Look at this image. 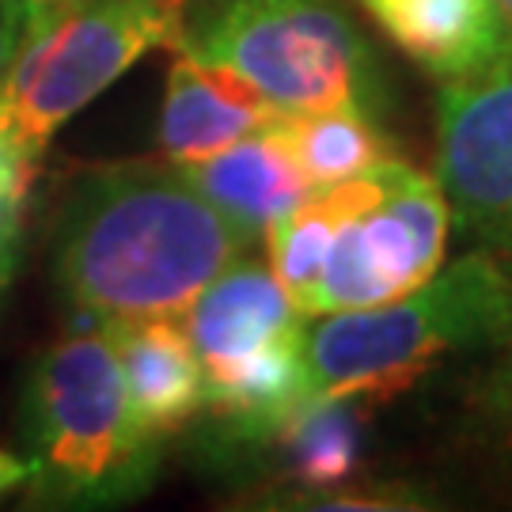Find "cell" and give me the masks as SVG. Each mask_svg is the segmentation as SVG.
<instances>
[{
  "label": "cell",
  "instance_id": "6da1fadb",
  "mask_svg": "<svg viewBox=\"0 0 512 512\" xmlns=\"http://www.w3.org/2000/svg\"><path fill=\"white\" fill-rule=\"evenodd\" d=\"M255 239L175 164H110L69 190L54 228L61 300L99 323L179 319Z\"/></svg>",
  "mask_w": 512,
  "mask_h": 512
},
{
  "label": "cell",
  "instance_id": "7a4b0ae2",
  "mask_svg": "<svg viewBox=\"0 0 512 512\" xmlns=\"http://www.w3.org/2000/svg\"><path fill=\"white\" fill-rule=\"evenodd\" d=\"M65 338L38 357L19 406L27 490L50 509H110L156 478L164 440L129 403L107 323L76 315Z\"/></svg>",
  "mask_w": 512,
  "mask_h": 512
},
{
  "label": "cell",
  "instance_id": "3957f363",
  "mask_svg": "<svg viewBox=\"0 0 512 512\" xmlns=\"http://www.w3.org/2000/svg\"><path fill=\"white\" fill-rule=\"evenodd\" d=\"M509 342L512 270L475 251L399 300L308 319L304 365L315 395L372 403L406 391L444 361L490 357Z\"/></svg>",
  "mask_w": 512,
  "mask_h": 512
},
{
  "label": "cell",
  "instance_id": "277c9868",
  "mask_svg": "<svg viewBox=\"0 0 512 512\" xmlns=\"http://www.w3.org/2000/svg\"><path fill=\"white\" fill-rule=\"evenodd\" d=\"M175 54L236 73L281 114L387 107L380 65L338 0H186Z\"/></svg>",
  "mask_w": 512,
  "mask_h": 512
},
{
  "label": "cell",
  "instance_id": "5b68a950",
  "mask_svg": "<svg viewBox=\"0 0 512 512\" xmlns=\"http://www.w3.org/2000/svg\"><path fill=\"white\" fill-rule=\"evenodd\" d=\"M186 0H76L19 46L0 137L38 160L54 133L152 50H175Z\"/></svg>",
  "mask_w": 512,
  "mask_h": 512
},
{
  "label": "cell",
  "instance_id": "8992f818",
  "mask_svg": "<svg viewBox=\"0 0 512 512\" xmlns=\"http://www.w3.org/2000/svg\"><path fill=\"white\" fill-rule=\"evenodd\" d=\"M448 232L452 209L440 183L418 167L399 164L384 198L334 232L308 319L376 308L421 289L444 266Z\"/></svg>",
  "mask_w": 512,
  "mask_h": 512
},
{
  "label": "cell",
  "instance_id": "52a82bcc",
  "mask_svg": "<svg viewBox=\"0 0 512 512\" xmlns=\"http://www.w3.org/2000/svg\"><path fill=\"white\" fill-rule=\"evenodd\" d=\"M437 183L452 224L512 270V50L440 92Z\"/></svg>",
  "mask_w": 512,
  "mask_h": 512
},
{
  "label": "cell",
  "instance_id": "ba28073f",
  "mask_svg": "<svg viewBox=\"0 0 512 512\" xmlns=\"http://www.w3.org/2000/svg\"><path fill=\"white\" fill-rule=\"evenodd\" d=\"M183 327L202 361L205 384H213L239 365L300 338L308 319L300 315L270 266L236 258L190 304Z\"/></svg>",
  "mask_w": 512,
  "mask_h": 512
},
{
  "label": "cell",
  "instance_id": "9c48e42d",
  "mask_svg": "<svg viewBox=\"0 0 512 512\" xmlns=\"http://www.w3.org/2000/svg\"><path fill=\"white\" fill-rule=\"evenodd\" d=\"M262 95L228 69L179 54L167 73V95L160 110V148L175 164L217 156L243 137H255L277 122Z\"/></svg>",
  "mask_w": 512,
  "mask_h": 512
},
{
  "label": "cell",
  "instance_id": "30bf717a",
  "mask_svg": "<svg viewBox=\"0 0 512 512\" xmlns=\"http://www.w3.org/2000/svg\"><path fill=\"white\" fill-rule=\"evenodd\" d=\"M365 8L440 80L475 76L512 50V19L497 0H365Z\"/></svg>",
  "mask_w": 512,
  "mask_h": 512
},
{
  "label": "cell",
  "instance_id": "8fae6325",
  "mask_svg": "<svg viewBox=\"0 0 512 512\" xmlns=\"http://www.w3.org/2000/svg\"><path fill=\"white\" fill-rule=\"evenodd\" d=\"M118 365L126 376L129 403L148 433L175 437L202 418L205 376L202 361L179 319H133L107 323Z\"/></svg>",
  "mask_w": 512,
  "mask_h": 512
},
{
  "label": "cell",
  "instance_id": "7c38bea8",
  "mask_svg": "<svg viewBox=\"0 0 512 512\" xmlns=\"http://www.w3.org/2000/svg\"><path fill=\"white\" fill-rule=\"evenodd\" d=\"M179 167L251 239H266L277 220L289 217L296 205H304L319 190L304 179V171L289 160V152L266 133L243 137L217 156Z\"/></svg>",
  "mask_w": 512,
  "mask_h": 512
},
{
  "label": "cell",
  "instance_id": "4fadbf2b",
  "mask_svg": "<svg viewBox=\"0 0 512 512\" xmlns=\"http://www.w3.org/2000/svg\"><path fill=\"white\" fill-rule=\"evenodd\" d=\"M361 403L357 395H308L255 448H274L281 471L308 490H330L357 471Z\"/></svg>",
  "mask_w": 512,
  "mask_h": 512
},
{
  "label": "cell",
  "instance_id": "5bb4252c",
  "mask_svg": "<svg viewBox=\"0 0 512 512\" xmlns=\"http://www.w3.org/2000/svg\"><path fill=\"white\" fill-rule=\"evenodd\" d=\"M266 137H274L289 152V160L304 171L311 186L346 183L399 160L384 129H376V118L349 114V110L277 114Z\"/></svg>",
  "mask_w": 512,
  "mask_h": 512
},
{
  "label": "cell",
  "instance_id": "9a60e30c",
  "mask_svg": "<svg viewBox=\"0 0 512 512\" xmlns=\"http://www.w3.org/2000/svg\"><path fill=\"white\" fill-rule=\"evenodd\" d=\"M467 406L475 414L482 437H490L497 452L512 459V342L494 349L490 361L475 372Z\"/></svg>",
  "mask_w": 512,
  "mask_h": 512
},
{
  "label": "cell",
  "instance_id": "2e32d148",
  "mask_svg": "<svg viewBox=\"0 0 512 512\" xmlns=\"http://www.w3.org/2000/svg\"><path fill=\"white\" fill-rule=\"evenodd\" d=\"M31 179H35V160L23 156L12 141L0 137V213L23 205Z\"/></svg>",
  "mask_w": 512,
  "mask_h": 512
},
{
  "label": "cell",
  "instance_id": "e0dca14e",
  "mask_svg": "<svg viewBox=\"0 0 512 512\" xmlns=\"http://www.w3.org/2000/svg\"><path fill=\"white\" fill-rule=\"evenodd\" d=\"M23 42H27V23L19 16V8L12 0H0V84L12 73V61Z\"/></svg>",
  "mask_w": 512,
  "mask_h": 512
},
{
  "label": "cell",
  "instance_id": "ac0fdd59",
  "mask_svg": "<svg viewBox=\"0 0 512 512\" xmlns=\"http://www.w3.org/2000/svg\"><path fill=\"white\" fill-rule=\"evenodd\" d=\"M19 262V209L0 213V296L8 289V281L16 274Z\"/></svg>",
  "mask_w": 512,
  "mask_h": 512
},
{
  "label": "cell",
  "instance_id": "d6986e66",
  "mask_svg": "<svg viewBox=\"0 0 512 512\" xmlns=\"http://www.w3.org/2000/svg\"><path fill=\"white\" fill-rule=\"evenodd\" d=\"M19 8V16H23V23H27V35H35L42 23H50L54 16H61L69 4H76V0H12Z\"/></svg>",
  "mask_w": 512,
  "mask_h": 512
},
{
  "label": "cell",
  "instance_id": "ffe728a7",
  "mask_svg": "<svg viewBox=\"0 0 512 512\" xmlns=\"http://www.w3.org/2000/svg\"><path fill=\"white\" fill-rule=\"evenodd\" d=\"M27 478H31V463L23 459V452L0 448V494H12L16 486H27Z\"/></svg>",
  "mask_w": 512,
  "mask_h": 512
},
{
  "label": "cell",
  "instance_id": "44dd1931",
  "mask_svg": "<svg viewBox=\"0 0 512 512\" xmlns=\"http://www.w3.org/2000/svg\"><path fill=\"white\" fill-rule=\"evenodd\" d=\"M497 4H501V8H505V16L512 19V0H497Z\"/></svg>",
  "mask_w": 512,
  "mask_h": 512
}]
</instances>
